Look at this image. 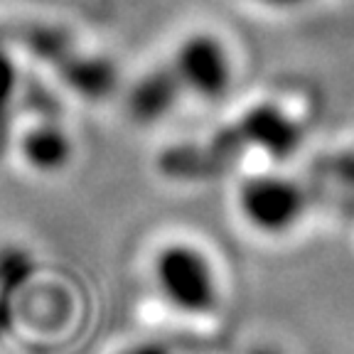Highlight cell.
Returning <instances> with one entry per match:
<instances>
[{"instance_id":"cell-7","label":"cell","mask_w":354,"mask_h":354,"mask_svg":"<svg viewBox=\"0 0 354 354\" xmlns=\"http://www.w3.org/2000/svg\"><path fill=\"white\" fill-rule=\"evenodd\" d=\"M20 148L28 165L39 172L62 170L72 158V143L64 136V131L57 126H37L28 131Z\"/></svg>"},{"instance_id":"cell-3","label":"cell","mask_w":354,"mask_h":354,"mask_svg":"<svg viewBox=\"0 0 354 354\" xmlns=\"http://www.w3.org/2000/svg\"><path fill=\"white\" fill-rule=\"evenodd\" d=\"M28 44L35 55L57 66V72L74 91L88 96V99H99V96L109 94L113 86V66L101 57L77 55L72 39L59 30H30Z\"/></svg>"},{"instance_id":"cell-8","label":"cell","mask_w":354,"mask_h":354,"mask_svg":"<svg viewBox=\"0 0 354 354\" xmlns=\"http://www.w3.org/2000/svg\"><path fill=\"white\" fill-rule=\"evenodd\" d=\"M32 273V261L22 249L0 251V339L12 322V298Z\"/></svg>"},{"instance_id":"cell-11","label":"cell","mask_w":354,"mask_h":354,"mask_svg":"<svg viewBox=\"0 0 354 354\" xmlns=\"http://www.w3.org/2000/svg\"><path fill=\"white\" fill-rule=\"evenodd\" d=\"M266 3H273V6H290V3H300V0H266Z\"/></svg>"},{"instance_id":"cell-10","label":"cell","mask_w":354,"mask_h":354,"mask_svg":"<svg viewBox=\"0 0 354 354\" xmlns=\"http://www.w3.org/2000/svg\"><path fill=\"white\" fill-rule=\"evenodd\" d=\"M121 354H170V352L162 349L160 344H138V347H131Z\"/></svg>"},{"instance_id":"cell-6","label":"cell","mask_w":354,"mask_h":354,"mask_svg":"<svg viewBox=\"0 0 354 354\" xmlns=\"http://www.w3.org/2000/svg\"><path fill=\"white\" fill-rule=\"evenodd\" d=\"M183 94H187V91L177 77L175 66L167 62V64L155 66L153 72L138 79V84L128 94V111H131L133 121L155 123L180 104Z\"/></svg>"},{"instance_id":"cell-5","label":"cell","mask_w":354,"mask_h":354,"mask_svg":"<svg viewBox=\"0 0 354 354\" xmlns=\"http://www.w3.org/2000/svg\"><path fill=\"white\" fill-rule=\"evenodd\" d=\"M232 126L236 128L246 148L254 145L273 158L290 155L303 138V126H300L298 116L278 106L276 101H263L259 106H251Z\"/></svg>"},{"instance_id":"cell-4","label":"cell","mask_w":354,"mask_h":354,"mask_svg":"<svg viewBox=\"0 0 354 354\" xmlns=\"http://www.w3.org/2000/svg\"><path fill=\"white\" fill-rule=\"evenodd\" d=\"M170 64L175 66V72L180 77V82H183L185 91L199 96V99L214 101L229 91V84H232V62H229L227 47L214 35L209 32L189 35L177 47Z\"/></svg>"},{"instance_id":"cell-1","label":"cell","mask_w":354,"mask_h":354,"mask_svg":"<svg viewBox=\"0 0 354 354\" xmlns=\"http://www.w3.org/2000/svg\"><path fill=\"white\" fill-rule=\"evenodd\" d=\"M155 283L172 308L199 315L216 305V281L209 261L189 243H167L153 263Z\"/></svg>"},{"instance_id":"cell-12","label":"cell","mask_w":354,"mask_h":354,"mask_svg":"<svg viewBox=\"0 0 354 354\" xmlns=\"http://www.w3.org/2000/svg\"><path fill=\"white\" fill-rule=\"evenodd\" d=\"M251 354H278L276 349H271V347H259V349H254Z\"/></svg>"},{"instance_id":"cell-2","label":"cell","mask_w":354,"mask_h":354,"mask_svg":"<svg viewBox=\"0 0 354 354\" xmlns=\"http://www.w3.org/2000/svg\"><path fill=\"white\" fill-rule=\"evenodd\" d=\"M310 192L290 177L256 175L239 187V209L263 234L288 232L305 214Z\"/></svg>"},{"instance_id":"cell-9","label":"cell","mask_w":354,"mask_h":354,"mask_svg":"<svg viewBox=\"0 0 354 354\" xmlns=\"http://www.w3.org/2000/svg\"><path fill=\"white\" fill-rule=\"evenodd\" d=\"M12 84H15V72H12L8 57L0 52V143H3V131H6V111L10 104Z\"/></svg>"}]
</instances>
